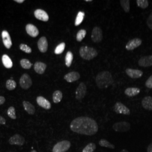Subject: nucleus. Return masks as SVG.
Wrapping results in <instances>:
<instances>
[{
    "instance_id": "nucleus-15",
    "label": "nucleus",
    "mask_w": 152,
    "mask_h": 152,
    "mask_svg": "<svg viewBox=\"0 0 152 152\" xmlns=\"http://www.w3.org/2000/svg\"><path fill=\"white\" fill-rule=\"evenodd\" d=\"M38 48L40 52L46 53L48 49V42L45 37H42L40 38L37 43Z\"/></svg>"
},
{
    "instance_id": "nucleus-10",
    "label": "nucleus",
    "mask_w": 152,
    "mask_h": 152,
    "mask_svg": "<svg viewBox=\"0 0 152 152\" xmlns=\"http://www.w3.org/2000/svg\"><path fill=\"white\" fill-rule=\"evenodd\" d=\"M142 41L139 38H135L133 40H130L126 45V49L127 50H133L136 48L142 45Z\"/></svg>"
},
{
    "instance_id": "nucleus-16",
    "label": "nucleus",
    "mask_w": 152,
    "mask_h": 152,
    "mask_svg": "<svg viewBox=\"0 0 152 152\" xmlns=\"http://www.w3.org/2000/svg\"><path fill=\"white\" fill-rule=\"evenodd\" d=\"M126 73L130 77L134 79L140 78L143 74V73L140 70L134 69L131 68H127L126 70Z\"/></svg>"
},
{
    "instance_id": "nucleus-4",
    "label": "nucleus",
    "mask_w": 152,
    "mask_h": 152,
    "mask_svg": "<svg viewBox=\"0 0 152 152\" xmlns=\"http://www.w3.org/2000/svg\"><path fill=\"white\" fill-rule=\"evenodd\" d=\"M71 146V142L68 140H63L54 145L53 152H65L68 151Z\"/></svg>"
},
{
    "instance_id": "nucleus-38",
    "label": "nucleus",
    "mask_w": 152,
    "mask_h": 152,
    "mask_svg": "<svg viewBox=\"0 0 152 152\" xmlns=\"http://www.w3.org/2000/svg\"><path fill=\"white\" fill-rule=\"evenodd\" d=\"M145 86L149 89H152V75L146 81Z\"/></svg>"
},
{
    "instance_id": "nucleus-13",
    "label": "nucleus",
    "mask_w": 152,
    "mask_h": 152,
    "mask_svg": "<svg viewBox=\"0 0 152 152\" xmlns=\"http://www.w3.org/2000/svg\"><path fill=\"white\" fill-rule=\"evenodd\" d=\"M2 38L3 45L6 48L10 49L12 46V41L11 39L9 32L7 31H3L2 32Z\"/></svg>"
},
{
    "instance_id": "nucleus-29",
    "label": "nucleus",
    "mask_w": 152,
    "mask_h": 152,
    "mask_svg": "<svg viewBox=\"0 0 152 152\" xmlns=\"http://www.w3.org/2000/svg\"><path fill=\"white\" fill-rule=\"evenodd\" d=\"M96 145L94 143L88 144L82 150V152H94L96 149Z\"/></svg>"
},
{
    "instance_id": "nucleus-14",
    "label": "nucleus",
    "mask_w": 152,
    "mask_h": 152,
    "mask_svg": "<svg viewBox=\"0 0 152 152\" xmlns=\"http://www.w3.org/2000/svg\"><path fill=\"white\" fill-rule=\"evenodd\" d=\"M37 103L39 106L45 109L49 110L51 107V105L50 102L47 100L43 96H40L37 98Z\"/></svg>"
},
{
    "instance_id": "nucleus-37",
    "label": "nucleus",
    "mask_w": 152,
    "mask_h": 152,
    "mask_svg": "<svg viewBox=\"0 0 152 152\" xmlns=\"http://www.w3.org/2000/svg\"><path fill=\"white\" fill-rule=\"evenodd\" d=\"M19 47L21 50L25 52L26 53L30 54L32 53V49L29 46H28V45H26V44H21L19 46Z\"/></svg>"
},
{
    "instance_id": "nucleus-21",
    "label": "nucleus",
    "mask_w": 152,
    "mask_h": 152,
    "mask_svg": "<svg viewBox=\"0 0 152 152\" xmlns=\"http://www.w3.org/2000/svg\"><path fill=\"white\" fill-rule=\"evenodd\" d=\"M47 65L45 63L42 62H36L34 65V69L36 71V73L40 74H42L44 73L45 70L46 69Z\"/></svg>"
},
{
    "instance_id": "nucleus-2",
    "label": "nucleus",
    "mask_w": 152,
    "mask_h": 152,
    "mask_svg": "<svg viewBox=\"0 0 152 152\" xmlns=\"http://www.w3.org/2000/svg\"><path fill=\"white\" fill-rule=\"evenodd\" d=\"M95 81L99 89H106L114 82L112 74L108 71H102L98 74Z\"/></svg>"
},
{
    "instance_id": "nucleus-45",
    "label": "nucleus",
    "mask_w": 152,
    "mask_h": 152,
    "mask_svg": "<svg viewBox=\"0 0 152 152\" xmlns=\"http://www.w3.org/2000/svg\"><path fill=\"white\" fill-rule=\"evenodd\" d=\"M85 2H92V0H85Z\"/></svg>"
},
{
    "instance_id": "nucleus-34",
    "label": "nucleus",
    "mask_w": 152,
    "mask_h": 152,
    "mask_svg": "<svg viewBox=\"0 0 152 152\" xmlns=\"http://www.w3.org/2000/svg\"><path fill=\"white\" fill-rule=\"evenodd\" d=\"M65 47V44L64 42H62L59 45H58L55 49V51H54L55 54L59 55L63 53V51H64Z\"/></svg>"
},
{
    "instance_id": "nucleus-12",
    "label": "nucleus",
    "mask_w": 152,
    "mask_h": 152,
    "mask_svg": "<svg viewBox=\"0 0 152 152\" xmlns=\"http://www.w3.org/2000/svg\"><path fill=\"white\" fill-rule=\"evenodd\" d=\"M34 14L35 17L37 19L43 22H47L49 19V17L47 13L42 9H37L35 11Z\"/></svg>"
},
{
    "instance_id": "nucleus-31",
    "label": "nucleus",
    "mask_w": 152,
    "mask_h": 152,
    "mask_svg": "<svg viewBox=\"0 0 152 152\" xmlns=\"http://www.w3.org/2000/svg\"><path fill=\"white\" fill-rule=\"evenodd\" d=\"M20 65L24 69H29L31 68L32 64L29 62V60L26 59H23L20 60Z\"/></svg>"
},
{
    "instance_id": "nucleus-44",
    "label": "nucleus",
    "mask_w": 152,
    "mask_h": 152,
    "mask_svg": "<svg viewBox=\"0 0 152 152\" xmlns=\"http://www.w3.org/2000/svg\"><path fill=\"white\" fill-rule=\"evenodd\" d=\"M120 152H128V151L127 150H126V149H123L122 151H121Z\"/></svg>"
},
{
    "instance_id": "nucleus-19",
    "label": "nucleus",
    "mask_w": 152,
    "mask_h": 152,
    "mask_svg": "<svg viewBox=\"0 0 152 152\" xmlns=\"http://www.w3.org/2000/svg\"><path fill=\"white\" fill-rule=\"evenodd\" d=\"M80 78V74L79 73L77 72H71L67 74L64 78L68 82H73L76 81H77Z\"/></svg>"
},
{
    "instance_id": "nucleus-1",
    "label": "nucleus",
    "mask_w": 152,
    "mask_h": 152,
    "mask_svg": "<svg viewBox=\"0 0 152 152\" xmlns=\"http://www.w3.org/2000/svg\"><path fill=\"white\" fill-rule=\"evenodd\" d=\"M70 128L76 133L91 136L97 133L98 125L92 118L88 117H79L72 121Z\"/></svg>"
},
{
    "instance_id": "nucleus-17",
    "label": "nucleus",
    "mask_w": 152,
    "mask_h": 152,
    "mask_svg": "<svg viewBox=\"0 0 152 152\" xmlns=\"http://www.w3.org/2000/svg\"><path fill=\"white\" fill-rule=\"evenodd\" d=\"M139 65L143 67H149L152 66V55L145 56L141 58L139 62Z\"/></svg>"
},
{
    "instance_id": "nucleus-23",
    "label": "nucleus",
    "mask_w": 152,
    "mask_h": 152,
    "mask_svg": "<svg viewBox=\"0 0 152 152\" xmlns=\"http://www.w3.org/2000/svg\"><path fill=\"white\" fill-rule=\"evenodd\" d=\"M140 92V90L137 87H128L125 91V94L129 97L136 96Z\"/></svg>"
},
{
    "instance_id": "nucleus-8",
    "label": "nucleus",
    "mask_w": 152,
    "mask_h": 152,
    "mask_svg": "<svg viewBox=\"0 0 152 152\" xmlns=\"http://www.w3.org/2000/svg\"><path fill=\"white\" fill-rule=\"evenodd\" d=\"M114 110L117 114L124 115H130V110L124 104L120 102H117L114 106Z\"/></svg>"
},
{
    "instance_id": "nucleus-30",
    "label": "nucleus",
    "mask_w": 152,
    "mask_h": 152,
    "mask_svg": "<svg viewBox=\"0 0 152 152\" xmlns=\"http://www.w3.org/2000/svg\"><path fill=\"white\" fill-rule=\"evenodd\" d=\"M120 3L122 9L124 10L126 12H128L130 11V6L129 0H121Z\"/></svg>"
},
{
    "instance_id": "nucleus-43",
    "label": "nucleus",
    "mask_w": 152,
    "mask_h": 152,
    "mask_svg": "<svg viewBox=\"0 0 152 152\" xmlns=\"http://www.w3.org/2000/svg\"><path fill=\"white\" fill-rule=\"evenodd\" d=\"M14 1L18 3H22L24 2V0H14Z\"/></svg>"
},
{
    "instance_id": "nucleus-35",
    "label": "nucleus",
    "mask_w": 152,
    "mask_h": 152,
    "mask_svg": "<svg viewBox=\"0 0 152 152\" xmlns=\"http://www.w3.org/2000/svg\"><path fill=\"white\" fill-rule=\"evenodd\" d=\"M136 3L137 6L142 9H146L149 6V2L147 0H137Z\"/></svg>"
},
{
    "instance_id": "nucleus-39",
    "label": "nucleus",
    "mask_w": 152,
    "mask_h": 152,
    "mask_svg": "<svg viewBox=\"0 0 152 152\" xmlns=\"http://www.w3.org/2000/svg\"><path fill=\"white\" fill-rule=\"evenodd\" d=\"M146 23L148 25V27H149L151 30H152V12L149 15V17L147 19Z\"/></svg>"
},
{
    "instance_id": "nucleus-9",
    "label": "nucleus",
    "mask_w": 152,
    "mask_h": 152,
    "mask_svg": "<svg viewBox=\"0 0 152 152\" xmlns=\"http://www.w3.org/2000/svg\"><path fill=\"white\" fill-rule=\"evenodd\" d=\"M87 92V87L86 85L82 82L77 87L76 91V98L78 100H81L85 98Z\"/></svg>"
},
{
    "instance_id": "nucleus-6",
    "label": "nucleus",
    "mask_w": 152,
    "mask_h": 152,
    "mask_svg": "<svg viewBox=\"0 0 152 152\" xmlns=\"http://www.w3.org/2000/svg\"><path fill=\"white\" fill-rule=\"evenodd\" d=\"M20 87L24 90L29 89L32 85V81L29 74L25 73L22 75L20 79Z\"/></svg>"
},
{
    "instance_id": "nucleus-18",
    "label": "nucleus",
    "mask_w": 152,
    "mask_h": 152,
    "mask_svg": "<svg viewBox=\"0 0 152 152\" xmlns=\"http://www.w3.org/2000/svg\"><path fill=\"white\" fill-rule=\"evenodd\" d=\"M26 29L27 33L32 37H36L39 35L38 28L32 24H28L26 27Z\"/></svg>"
},
{
    "instance_id": "nucleus-20",
    "label": "nucleus",
    "mask_w": 152,
    "mask_h": 152,
    "mask_svg": "<svg viewBox=\"0 0 152 152\" xmlns=\"http://www.w3.org/2000/svg\"><path fill=\"white\" fill-rule=\"evenodd\" d=\"M142 104L143 107L148 110H152V97L148 96L144 98L142 101Z\"/></svg>"
},
{
    "instance_id": "nucleus-32",
    "label": "nucleus",
    "mask_w": 152,
    "mask_h": 152,
    "mask_svg": "<svg viewBox=\"0 0 152 152\" xmlns=\"http://www.w3.org/2000/svg\"><path fill=\"white\" fill-rule=\"evenodd\" d=\"M17 83L13 80H8L6 83V87L9 90H13L16 88Z\"/></svg>"
},
{
    "instance_id": "nucleus-36",
    "label": "nucleus",
    "mask_w": 152,
    "mask_h": 152,
    "mask_svg": "<svg viewBox=\"0 0 152 152\" xmlns=\"http://www.w3.org/2000/svg\"><path fill=\"white\" fill-rule=\"evenodd\" d=\"M8 115L12 119H15L17 118L15 108L14 107H10L9 108L8 110Z\"/></svg>"
},
{
    "instance_id": "nucleus-41",
    "label": "nucleus",
    "mask_w": 152,
    "mask_h": 152,
    "mask_svg": "<svg viewBox=\"0 0 152 152\" xmlns=\"http://www.w3.org/2000/svg\"><path fill=\"white\" fill-rule=\"evenodd\" d=\"M5 101V98L3 96H0V105L3 104Z\"/></svg>"
},
{
    "instance_id": "nucleus-7",
    "label": "nucleus",
    "mask_w": 152,
    "mask_h": 152,
    "mask_svg": "<svg viewBox=\"0 0 152 152\" xmlns=\"http://www.w3.org/2000/svg\"><path fill=\"white\" fill-rule=\"evenodd\" d=\"M103 32L100 28L98 27H94L92 31L91 39L95 43H99L103 40Z\"/></svg>"
},
{
    "instance_id": "nucleus-26",
    "label": "nucleus",
    "mask_w": 152,
    "mask_h": 152,
    "mask_svg": "<svg viewBox=\"0 0 152 152\" xmlns=\"http://www.w3.org/2000/svg\"><path fill=\"white\" fill-rule=\"evenodd\" d=\"M85 14L84 12H83V11L78 12V13L77 15V17L76 18V20H75L74 24L76 26H78L79 25H80L83 20V19L85 18Z\"/></svg>"
},
{
    "instance_id": "nucleus-46",
    "label": "nucleus",
    "mask_w": 152,
    "mask_h": 152,
    "mask_svg": "<svg viewBox=\"0 0 152 152\" xmlns=\"http://www.w3.org/2000/svg\"><path fill=\"white\" fill-rule=\"evenodd\" d=\"M31 152H37V151H34V150H33V151H31Z\"/></svg>"
},
{
    "instance_id": "nucleus-3",
    "label": "nucleus",
    "mask_w": 152,
    "mask_h": 152,
    "mask_svg": "<svg viewBox=\"0 0 152 152\" xmlns=\"http://www.w3.org/2000/svg\"><path fill=\"white\" fill-rule=\"evenodd\" d=\"M98 51L93 47L82 46L80 49V55L82 58L86 60H90L97 56Z\"/></svg>"
},
{
    "instance_id": "nucleus-5",
    "label": "nucleus",
    "mask_w": 152,
    "mask_h": 152,
    "mask_svg": "<svg viewBox=\"0 0 152 152\" xmlns=\"http://www.w3.org/2000/svg\"><path fill=\"white\" fill-rule=\"evenodd\" d=\"M113 128L116 132L125 133L130 130L131 125L127 122H119L113 125Z\"/></svg>"
},
{
    "instance_id": "nucleus-42",
    "label": "nucleus",
    "mask_w": 152,
    "mask_h": 152,
    "mask_svg": "<svg viewBox=\"0 0 152 152\" xmlns=\"http://www.w3.org/2000/svg\"><path fill=\"white\" fill-rule=\"evenodd\" d=\"M147 152H152V143L148 145L147 148Z\"/></svg>"
},
{
    "instance_id": "nucleus-33",
    "label": "nucleus",
    "mask_w": 152,
    "mask_h": 152,
    "mask_svg": "<svg viewBox=\"0 0 152 152\" xmlns=\"http://www.w3.org/2000/svg\"><path fill=\"white\" fill-rule=\"evenodd\" d=\"M86 35V31L85 29H81L80 30L76 36V40L77 41L81 42L82 41L83 38L85 37Z\"/></svg>"
},
{
    "instance_id": "nucleus-25",
    "label": "nucleus",
    "mask_w": 152,
    "mask_h": 152,
    "mask_svg": "<svg viewBox=\"0 0 152 152\" xmlns=\"http://www.w3.org/2000/svg\"><path fill=\"white\" fill-rule=\"evenodd\" d=\"M63 98V94L59 90H56L54 92L53 95V99L55 103H59L61 101Z\"/></svg>"
},
{
    "instance_id": "nucleus-24",
    "label": "nucleus",
    "mask_w": 152,
    "mask_h": 152,
    "mask_svg": "<svg viewBox=\"0 0 152 152\" xmlns=\"http://www.w3.org/2000/svg\"><path fill=\"white\" fill-rule=\"evenodd\" d=\"M2 62L3 65L5 66V67H6V68L9 69V68H11L12 67V65H13L12 62L8 55L4 54L2 56Z\"/></svg>"
},
{
    "instance_id": "nucleus-11",
    "label": "nucleus",
    "mask_w": 152,
    "mask_h": 152,
    "mask_svg": "<svg viewBox=\"0 0 152 152\" xmlns=\"http://www.w3.org/2000/svg\"><path fill=\"white\" fill-rule=\"evenodd\" d=\"M9 143L11 145H18L22 146L25 143V139L21 135L15 134L10 138Z\"/></svg>"
},
{
    "instance_id": "nucleus-27",
    "label": "nucleus",
    "mask_w": 152,
    "mask_h": 152,
    "mask_svg": "<svg viewBox=\"0 0 152 152\" xmlns=\"http://www.w3.org/2000/svg\"><path fill=\"white\" fill-rule=\"evenodd\" d=\"M73 59V55L71 51H68L65 55V65L67 67H69L72 64V61Z\"/></svg>"
},
{
    "instance_id": "nucleus-40",
    "label": "nucleus",
    "mask_w": 152,
    "mask_h": 152,
    "mask_svg": "<svg viewBox=\"0 0 152 152\" xmlns=\"http://www.w3.org/2000/svg\"><path fill=\"white\" fill-rule=\"evenodd\" d=\"M6 120L5 119L0 115V125H5Z\"/></svg>"
},
{
    "instance_id": "nucleus-28",
    "label": "nucleus",
    "mask_w": 152,
    "mask_h": 152,
    "mask_svg": "<svg viewBox=\"0 0 152 152\" xmlns=\"http://www.w3.org/2000/svg\"><path fill=\"white\" fill-rule=\"evenodd\" d=\"M99 145L101 146L106 147V148L112 149H114L115 148V146L113 144L110 143V142H109L107 140L104 139H101L100 140Z\"/></svg>"
},
{
    "instance_id": "nucleus-22",
    "label": "nucleus",
    "mask_w": 152,
    "mask_h": 152,
    "mask_svg": "<svg viewBox=\"0 0 152 152\" xmlns=\"http://www.w3.org/2000/svg\"><path fill=\"white\" fill-rule=\"evenodd\" d=\"M23 105L25 110L27 113L31 115H33L35 114L36 109L33 105H32L31 103L27 101H24L23 102Z\"/></svg>"
}]
</instances>
